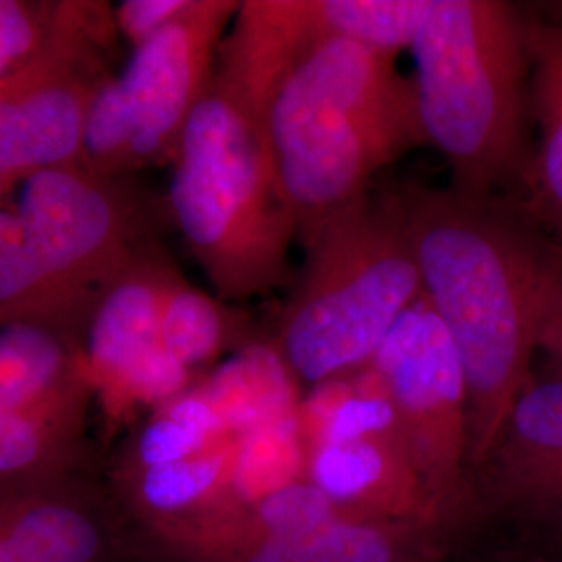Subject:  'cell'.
Segmentation results:
<instances>
[{"label": "cell", "instance_id": "7a4b0ae2", "mask_svg": "<svg viewBox=\"0 0 562 562\" xmlns=\"http://www.w3.org/2000/svg\"><path fill=\"white\" fill-rule=\"evenodd\" d=\"M262 140L301 229L367 194L371 178L425 144L413 80L394 57L329 41L281 81Z\"/></svg>", "mask_w": 562, "mask_h": 562}, {"label": "cell", "instance_id": "3957f363", "mask_svg": "<svg viewBox=\"0 0 562 562\" xmlns=\"http://www.w3.org/2000/svg\"><path fill=\"white\" fill-rule=\"evenodd\" d=\"M411 53L423 138L450 165L452 188L471 196L519 188L531 155L521 9L431 0Z\"/></svg>", "mask_w": 562, "mask_h": 562}, {"label": "cell", "instance_id": "4dcf8cb0", "mask_svg": "<svg viewBox=\"0 0 562 562\" xmlns=\"http://www.w3.org/2000/svg\"><path fill=\"white\" fill-rule=\"evenodd\" d=\"M13 178L11 176H7L4 171H0V206H4V199H7V194H9V190H11V186H13Z\"/></svg>", "mask_w": 562, "mask_h": 562}, {"label": "cell", "instance_id": "484cf974", "mask_svg": "<svg viewBox=\"0 0 562 562\" xmlns=\"http://www.w3.org/2000/svg\"><path fill=\"white\" fill-rule=\"evenodd\" d=\"M267 538H299L334 521V501L315 483L294 482L259 503Z\"/></svg>", "mask_w": 562, "mask_h": 562}, {"label": "cell", "instance_id": "cb8c5ba5", "mask_svg": "<svg viewBox=\"0 0 562 562\" xmlns=\"http://www.w3.org/2000/svg\"><path fill=\"white\" fill-rule=\"evenodd\" d=\"M369 438H387L402 446L396 408L373 367L369 378L362 380L361 387L350 385L346 396L338 402L323 431L322 443L357 442Z\"/></svg>", "mask_w": 562, "mask_h": 562}, {"label": "cell", "instance_id": "603a6c76", "mask_svg": "<svg viewBox=\"0 0 562 562\" xmlns=\"http://www.w3.org/2000/svg\"><path fill=\"white\" fill-rule=\"evenodd\" d=\"M246 562H392L382 531L334 519L299 538H265Z\"/></svg>", "mask_w": 562, "mask_h": 562}, {"label": "cell", "instance_id": "f1b7e54d", "mask_svg": "<svg viewBox=\"0 0 562 562\" xmlns=\"http://www.w3.org/2000/svg\"><path fill=\"white\" fill-rule=\"evenodd\" d=\"M538 350H543L548 359L554 364L559 378H562V280L548 304L543 317L542 331Z\"/></svg>", "mask_w": 562, "mask_h": 562}, {"label": "cell", "instance_id": "ffe728a7", "mask_svg": "<svg viewBox=\"0 0 562 562\" xmlns=\"http://www.w3.org/2000/svg\"><path fill=\"white\" fill-rule=\"evenodd\" d=\"M232 434L199 390H186L162 404L161 411L142 429L136 443V471L199 454Z\"/></svg>", "mask_w": 562, "mask_h": 562}, {"label": "cell", "instance_id": "7c38bea8", "mask_svg": "<svg viewBox=\"0 0 562 562\" xmlns=\"http://www.w3.org/2000/svg\"><path fill=\"white\" fill-rule=\"evenodd\" d=\"M529 55V109L538 123L519 190L521 211L562 246V9L550 15L522 13Z\"/></svg>", "mask_w": 562, "mask_h": 562}, {"label": "cell", "instance_id": "83f0119b", "mask_svg": "<svg viewBox=\"0 0 562 562\" xmlns=\"http://www.w3.org/2000/svg\"><path fill=\"white\" fill-rule=\"evenodd\" d=\"M190 0H125L113 11L115 27L134 48L153 38L188 9Z\"/></svg>", "mask_w": 562, "mask_h": 562}, {"label": "cell", "instance_id": "e0dca14e", "mask_svg": "<svg viewBox=\"0 0 562 562\" xmlns=\"http://www.w3.org/2000/svg\"><path fill=\"white\" fill-rule=\"evenodd\" d=\"M4 538L32 562H97L99 522L81 508L48 496H34L0 515Z\"/></svg>", "mask_w": 562, "mask_h": 562}, {"label": "cell", "instance_id": "4fadbf2b", "mask_svg": "<svg viewBox=\"0 0 562 562\" xmlns=\"http://www.w3.org/2000/svg\"><path fill=\"white\" fill-rule=\"evenodd\" d=\"M169 273L159 262L138 257L94 304L80 346L86 378L99 396L161 346V302Z\"/></svg>", "mask_w": 562, "mask_h": 562}, {"label": "cell", "instance_id": "ac0fdd59", "mask_svg": "<svg viewBox=\"0 0 562 562\" xmlns=\"http://www.w3.org/2000/svg\"><path fill=\"white\" fill-rule=\"evenodd\" d=\"M238 322L227 306L206 292L169 273L161 302V344L190 371L220 357L234 340Z\"/></svg>", "mask_w": 562, "mask_h": 562}, {"label": "cell", "instance_id": "8fae6325", "mask_svg": "<svg viewBox=\"0 0 562 562\" xmlns=\"http://www.w3.org/2000/svg\"><path fill=\"white\" fill-rule=\"evenodd\" d=\"M88 390L71 331L38 323L0 327V411L74 431Z\"/></svg>", "mask_w": 562, "mask_h": 562}, {"label": "cell", "instance_id": "9c48e42d", "mask_svg": "<svg viewBox=\"0 0 562 562\" xmlns=\"http://www.w3.org/2000/svg\"><path fill=\"white\" fill-rule=\"evenodd\" d=\"M240 0H190L180 18L134 48L111 78L127 130V169L173 159L181 132L209 90Z\"/></svg>", "mask_w": 562, "mask_h": 562}, {"label": "cell", "instance_id": "6da1fadb", "mask_svg": "<svg viewBox=\"0 0 562 562\" xmlns=\"http://www.w3.org/2000/svg\"><path fill=\"white\" fill-rule=\"evenodd\" d=\"M385 199L415 255L423 296L459 352L469 454L485 461L531 383L543 317L562 280V246L521 206L494 196L406 188Z\"/></svg>", "mask_w": 562, "mask_h": 562}, {"label": "cell", "instance_id": "30bf717a", "mask_svg": "<svg viewBox=\"0 0 562 562\" xmlns=\"http://www.w3.org/2000/svg\"><path fill=\"white\" fill-rule=\"evenodd\" d=\"M329 41H344V0H241L213 80L259 123L281 81Z\"/></svg>", "mask_w": 562, "mask_h": 562}, {"label": "cell", "instance_id": "d6986e66", "mask_svg": "<svg viewBox=\"0 0 562 562\" xmlns=\"http://www.w3.org/2000/svg\"><path fill=\"white\" fill-rule=\"evenodd\" d=\"M304 461L299 415L238 436L227 485L244 501H259L296 482Z\"/></svg>", "mask_w": 562, "mask_h": 562}, {"label": "cell", "instance_id": "f546056e", "mask_svg": "<svg viewBox=\"0 0 562 562\" xmlns=\"http://www.w3.org/2000/svg\"><path fill=\"white\" fill-rule=\"evenodd\" d=\"M0 562H32L27 557H23L20 550L4 538L0 531Z\"/></svg>", "mask_w": 562, "mask_h": 562}, {"label": "cell", "instance_id": "277c9868", "mask_svg": "<svg viewBox=\"0 0 562 562\" xmlns=\"http://www.w3.org/2000/svg\"><path fill=\"white\" fill-rule=\"evenodd\" d=\"M169 211L223 299L265 296L288 278L299 223L281 196L259 123L215 80L173 153Z\"/></svg>", "mask_w": 562, "mask_h": 562}, {"label": "cell", "instance_id": "52a82bcc", "mask_svg": "<svg viewBox=\"0 0 562 562\" xmlns=\"http://www.w3.org/2000/svg\"><path fill=\"white\" fill-rule=\"evenodd\" d=\"M15 211L46 269L88 323L102 292L138 259L132 206L111 178L67 165L23 178Z\"/></svg>", "mask_w": 562, "mask_h": 562}, {"label": "cell", "instance_id": "7402d4cb", "mask_svg": "<svg viewBox=\"0 0 562 562\" xmlns=\"http://www.w3.org/2000/svg\"><path fill=\"white\" fill-rule=\"evenodd\" d=\"M236 443L238 436H227L190 459L136 471L142 503L159 513H178L194 506L227 483Z\"/></svg>", "mask_w": 562, "mask_h": 562}, {"label": "cell", "instance_id": "4316f807", "mask_svg": "<svg viewBox=\"0 0 562 562\" xmlns=\"http://www.w3.org/2000/svg\"><path fill=\"white\" fill-rule=\"evenodd\" d=\"M55 7L0 0V80L34 59L53 34Z\"/></svg>", "mask_w": 562, "mask_h": 562}, {"label": "cell", "instance_id": "d4e9b609", "mask_svg": "<svg viewBox=\"0 0 562 562\" xmlns=\"http://www.w3.org/2000/svg\"><path fill=\"white\" fill-rule=\"evenodd\" d=\"M69 436L55 423L0 411V482L38 475L59 457Z\"/></svg>", "mask_w": 562, "mask_h": 562}, {"label": "cell", "instance_id": "8992f818", "mask_svg": "<svg viewBox=\"0 0 562 562\" xmlns=\"http://www.w3.org/2000/svg\"><path fill=\"white\" fill-rule=\"evenodd\" d=\"M65 2L41 53L0 80V171L13 180L42 169L80 165L83 123L106 78L90 71L99 9Z\"/></svg>", "mask_w": 562, "mask_h": 562}, {"label": "cell", "instance_id": "5b68a950", "mask_svg": "<svg viewBox=\"0 0 562 562\" xmlns=\"http://www.w3.org/2000/svg\"><path fill=\"white\" fill-rule=\"evenodd\" d=\"M304 267L283 308L280 346L296 378L322 383L373 361L422 296V276L396 213L361 199L301 229Z\"/></svg>", "mask_w": 562, "mask_h": 562}, {"label": "cell", "instance_id": "9a60e30c", "mask_svg": "<svg viewBox=\"0 0 562 562\" xmlns=\"http://www.w3.org/2000/svg\"><path fill=\"white\" fill-rule=\"evenodd\" d=\"M294 371L280 346L246 344L196 387L232 436L299 415Z\"/></svg>", "mask_w": 562, "mask_h": 562}, {"label": "cell", "instance_id": "5bb4252c", "mask_svg": "<svg viewBox=\"0 0 562 562\" xmlns=\"http://www.w3.org/2000/svg\"><path fill=\"white\" fill-rule=\"evenodd\" d=\"M490 454L515 501L562 504V378L522 390Z\"/></svg>", "mask_w": 562, "mask_h": 562}, {"label": "cell", "instance_id": "ba28073f", "mask_svg": "<svg viewBox=\"0 0 562 562\" xmlns=\"http://www.w3.org/2000/svg\"><path fill=\"white\" fill-rule=\"evenodd\" d=\"M398 415L401 442L431 485L450 482L469 452V396L459 352L419 296L369 362Z\"/></svg>", "mask_w": 562, "mask_h": 562}, {"label": "cell", "instance_id": "2e32d148", "mask_svg": "<svg viewBox=\"0 0 562 562\" xmlns=\"http://www.w3.org/2000/svg\"><path fill=\"white\" fill-rule=\"evenodd\" d=\"M15 323L74 334L86 327V317L46 269L18 211L0 206V327Z\"/></svg>", "mask_w": 562, "mask_h": 562}, {"label": "cell", "instance_id": "1f68e13d", "mask_svg": "<svg viewBox=\"0 0 562 562\" xmlns=\"http://www.w3.org/2000/svg\"><path fill=\"white\" fill-rule=\"evenodd\" d=\"M561 7H562V4H561Z\"/></svg>", "mask_w": 562, "mask_h": 562}, {"label": "cell", "instance_id": "44dd1931", "mask_svg": "<svg viewBox=\"0 0 562 562\" xmlns=\"http://www.w3.org/2000/svg\"><path fill=\"white\" fill-rule=\"evenodd\" d=\"M313 480L331 501H352L401 471H415L401 443L387 438L322 443L311 462Z\"/></svg>", "mask_w": 562, "mask_h": 562}]
</instances>
